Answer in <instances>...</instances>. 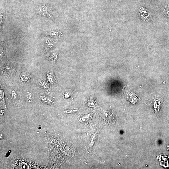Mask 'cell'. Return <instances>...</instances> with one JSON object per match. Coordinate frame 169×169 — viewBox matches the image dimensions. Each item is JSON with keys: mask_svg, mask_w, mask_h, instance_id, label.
<instances>
[{"mask_svg": "<svg viewBox=\"0 0 169 169\" xmlns=\"http://www.w3.org/2000/svg\"><path fill=\"white\" fill-rule=\"evenodd\" d=\"M0 100L1 102H3V103L5 105V103L4 101V94L3 89L0 87Z\"/></svg>", "mask_w": 169, "mask_h": 169, "instance_id": "obj_3", "label": "cell"}, {"mask_svg": "<svg viewBox=\"0 0 169 169\" xmlns=\"http://www.w3.org/2000/svg\"><path fill=\"white\" fill-rule=\"evenodd\" d=\"M1 29H2V27H3L4 20L5 19V16L4 14H3V13H1Z\"/></svg>", "mask_w": 169, "mask_h": 169, "instance_id": "obj_4", "label": "cell"}, {"mask_svg": "<svg viewBox=\"0 0 169 169\" xmlns=\"http://www.w3.org/2000/svg\"><path fill=\"white\" fill-rule=\"evenodd\" d=\"M39 84L41 87L45 89L47 92H49V87L48 85L45 81L41 80L39 81Z\"/></svg>", "mask_w": 169, "mask_h": 169, "instance_id": "obj_2", "label": "cell"}, {"mask_svg": "<svg viewBox=\"0 0 169 169\" xmlns=\"http://www.w3.org/2000/svg\"><path fill=\"white\" fill-rule=\"evenodd\" d=\"M39 11L40 13H41V14L46 15V16L49 17V18H50V17H51L50 13H49V11L47 8V7H46L41 6L39 8Z\"/></svg>", "mask_w": 169, "mask_h": 169, "instance_id": "obj_1", "label": "cell"}]
</instances>
